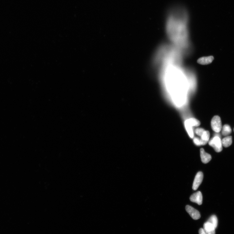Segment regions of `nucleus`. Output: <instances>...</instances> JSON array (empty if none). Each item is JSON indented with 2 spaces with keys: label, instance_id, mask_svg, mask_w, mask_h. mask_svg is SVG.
<instances>
[{
  "label": "nucleus",
  "instance_id": "obj_6",
  "mask_svg": "<svg viewBox=\"0 0 234 234\" xmlns=\"http://www.w3.org/2000/svg\"><path fill=\"white\" fill-rule=\"evenodd\" d=\"M190 200L193 202L200 205L202 204L203 196L201 192L198 191L190 197Z\"/></svg>",
  "mask_w": 234,
  "mask_h": 234
},
{
  "label": "nucleus",
  "instance_id": "obj_17",
  "mask_svg": "<svg viewBox=\"0 0 234 234\" xmlns=\"http://www.w3.org/2000/svg\"><path fill=\"white\" fill-rule=\"evenodd\" d=\"M193 141L194 144L197 146H200L201 145L200 139L198 138L195 137L194 138Z\"/></svg>",
  "mask_w": 234,
  "mask_h": 234
},
{
  "label": "nucleus",
  "instance_id": "obj_10",
  "mask_svg": "<svg viewBox=\"0 0 234 234\" xmlns=\"http://www.w3.org/2000/svg\"><path fill=\"white\" fill-rule=\"evenodd\" d=\"M210 132L208 131L204 132L203 134L201 137L200 142L201 145H204L208 143L209 138H210Z\"/></svg>",
  "mask_w": 234,
  "mask_h": 234
},
{
  "label": "nucleus",
  "instance_id": "obj_13",
  "mask_svg": "<svg viewBox=\"0 0 234 234\" xmlns=\"http://www.w3.org/2000/svg\"><path fill=\"white\" fill-rule=\"evenodd\" d=\"M185 125L186 129L189 136L191 138H193L194 137V134L193 129L192 128V127L188 123L186 120L185 122Z\"/></svg>",
  "mask_w": 234,
  "mask_h": 234
},
{
  "label": "nucleus",
  "instance_id": "obj_8",
  "mask_svg": "<svg viewBox=\"0 0 234 234\" xmlns=\"http://www.w3.org/2000/svg\"><path fill=\"white\" fill-rule=\"evenodd\" d=\"M200 152L202 162L204 164L208 163L212 159L211 155L208 153H206L204 151V149L202 148L200 149Z\"/></svg>",
  "mask_w": 234,
  "mask_h": 234
},
{
  "label": "nucleus",
  "instance_id": "obj_1",
  "mask_svg": "<svg viewBox=\"0 0 234 234\" xmlns=\"http://www.w3.org/2000/svg\"><path fill=\"white\" fill-rule=\"evenodd\" d=\"M188 16L184 8L177 7L170 12L166 23L167 34L172 41L181 47L188 42Z\"/></svg>",
  "mask_w": 234,
  "mask_h": 234
},
{
  "label": "nucleus",
  "instance_id": "obj_2",
  "mask_svg": "<svg viewBox=\"0 0 234 234\" xmlns=\"http://www.w3.org/2000/svg\"><path fill=\"white\" fill-rule=\"evenodd\" d=\"M208 144L217 152H221L223 150V145L220 138L218 136L214 137L209 141Z\"/></svg>",
  "mask_w": 234,
  "mask_h": 234
},
{
  "label": "nucleus",
  "instance_id": "obj_15",
  "mask_svg": "<svg viewBox=\"0 0 234 234\" xmlns=\"http://www.w3.org/2000/svg\"><path fill=\"white\" fill-rule=\"evenodd\" d=\"M213 225L216 229L217 227L218 224V220L217 217L215 215H213L210 216L208 221Z\"/></svg>",
  "mask_w": 234,
  "mask_h": 234
},
{
  "label": "nucleus",
  "instance_id": "obj_5",
  "mask_svg": "<svg viewBox=\"0 0 234 234\" xmlns=\"http://www.w3.org/2000/svg\"><path fill=\"white\" fill-rule=\"evenodd\" d=\"M203 173L202 172L199 171L197 173L194 178L192 187L193 190H196L198 189L203 181Z\"/></svg>",
  "mask_w": 234,
  "mask_h": 234
},
{
  "label": "nucleus",
  "instance_id": "obj_11",
  "mask_svg": "<svg viewBox=\"0 0 234 234\" xmlns=\"http://www.w3.org/2000/svg\"><path fill=\"white\" fill-rule=\"evenodd\" d=\"M223 146L228 147L231 146L232 143V137L231 136H226L221 140Z\"/></svg>",
  "mask_w": 234,
  "mask_h": 234
},
{
  "label": "nucleus",
  "instance_id": "obj_3",
  "mask_svg": "<svg viewBox=\"0 0 234 234\" xmlns=\"http://www.w3.org/2000/svg\"><path fill=\"white\" fill-rule=\"evenodd\" d=\"M211 126L214 131L220 132L222 128L221 120L220 117L216 115L214 117L211 121Z\"/></svg>",
  "mask_w": 234,
  "mask_h": 234
},
{
  "label": "nucleus",
  "instance_id": "obj_18",
  "mask_svg": "<svg viewBox=\"0 0 234 234\" xmlns=\"http://www.w3.org/2000/svg\"><path fill=\"white\" fill-rule=\"evenodd\" d=\"M199 234H206L203 228H200L199 231Z\"/></svg>",
  "mask_w": 234,
  "mask_h": 234
},
{
  "label": "nucleus",
  "instance_id": "obj_9",
  "mask_svg": "<svg viewBox=\"0 0 234 234\" xmlns=\"http://www.w3.org/2000/svg\"><path fill=\"white\" fill-rule=\"evenodd\" d=\"M213 56H209L201 58L199 59L198 62L202 65H207L212 62L214 60Z\"/></svg>",
  "mask_w": 234,
  "mask_h": 234
},
{
  "label": "nucleus",
  "instance_id": "obj_7",
  "mask_svg": "<svg viewBox=\"0 0 234 234\" xmlns=\"http://www.w3.org/2000/svg\"><path fill=\"white\" fill-rule=\"evenodd\" d=\"M203 229L206 234H215L216 228L208 221L204 223Z\"/></svg>",
  "mask_w": 234,
  "mask_h": 234
},
{
  "label": "nucleus",
  "instance_id": "obj_16",
  "mask_svg": "<svg viewBox=\"0 0 234 234\" xmlns=\"http://www.w3.org/2000/svg\"><path fill=\"white\" fill-rule=\"evenodd\" d=\"M205 131L206 130L203 129V128H198L196 129L195 132L197 135H198L199 136L201 137Z\"/></svg>",
  "mask_w": 234,
  "mask_h": 234
},
{
  "label": "nucleus",
  "instance_id": "obj_19",
  "mask_svg": "<svg viewBox=\"0 0 234 234\" xmlns=\"http://www.w3.org/2000/svg\"></svg>",
  "mask_w": 234,
  "mask_h": 234
},
{
  "label": "nucleus",
  "instance_id": "obj_4",
  "mask_svg": "<svg viewBox=\"0 0 234 234\" xmlns=\"http://www.w3.org/2000/svg\"><path fill=\"white\" fill-rule=\"evenodd\" d=\"M185 209L187 212L194 220H198L201 218L200 212L193 207L187 205Z\"/></svg>",
  "mask_w": 234,
  "mask_h": 234
},
{
  "label": "nucleus",
  "instance_id": "obj_12",
  "mask_svg": "<svg viewBox=\"0 0 234 234\" xmlns=\"http://www.w3.org/2000/svg\"><path fill=\"white\" fill-rule=\"evenodd\" d=\"M222 129V134L225 136H228V135L231 134L232 131L230 125L227 124L224 125Z\"/></svg>",
  "mask_w": 234,
  "mask_h": 234
},
{
  "label": "nucleus",
  "instance_id": "obj_14",
  "mask_svg": "<svg viewBox=\"0 0 234 234\" xmlns=\"http://www.w3.org/2000/svg\"><path fill=\"white\" fill-rule=\"evenodd\" d=\"M188 123L192 127H198L200 125V122L195 118H191V119L186 120Z\"/></svg>",
  "mask_w": 234,
  "mask_h": 234
}]
</instances>
